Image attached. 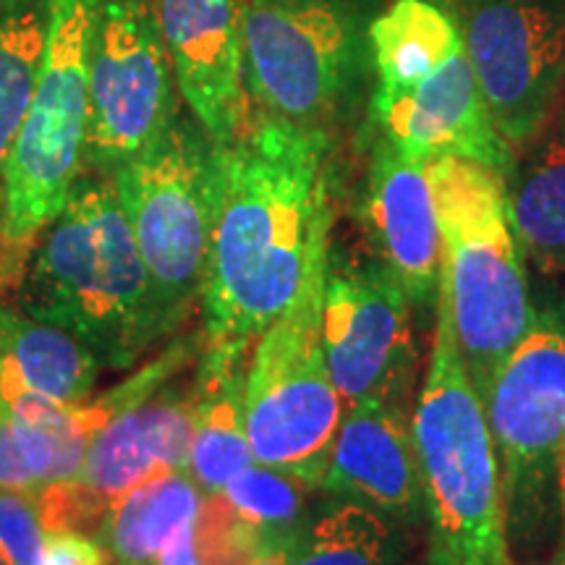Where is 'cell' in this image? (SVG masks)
<instances>
[{
	"label": "cell",
	"instance_id": "obj_26",
	"mask_svg": "<svg viewBox=\"0 0 565 565\" xmlns=\"http://www.w3.org/2000/svg\"><path fill=\"white\" fill-rule=\"evenodd\" d=\"M307 487L301 479L254 461L238 471L221 494L233 511L275 545H294L301 532Z\"/></svg>",
	"mask_w": 565,
	"mask_h": 565
},
{
	"label": "cell",
	"instance_id": "obj_33",
	"mask_svg": "<svg viewBox=\"0 0 565 565\" xmlns=\"http://www.w3.org/2000/svg\"><path fill=\"white\" fill-rule=\"evenodd\" d=\"M540 565H565V524H563V532H561V542H557L555 553H553V555H550L545 563H540Z\"/></svg>",
	"mask_w": 565,
	"mask_h": 565
},
{
	"label": "cell",
	"instance_id": "obj_18",
	"mask_svg": "<svg viewBox=\"0 0 565 565\" xmlns=\"http://www.w3.org/2000/svg\"><path fill=\"white\" fill-rule=\"evenodd\" d=\"M249 341L207 343L192 383L194 437L186 471L204 494L221 492L238 471L254 463L246 437V370Z\"/></svg>",
	"mask_w": 565,
	"mask_h": 565
},
{
	"label": "cell",
	"instance_id": "obj_5",
	"mask_svg": "<svg viewBox=\"0 0 565 565\" xmlns=\"http://www.w3.org/2000/svg\"><path fill=\"white\" fill-rule=\"evenodd\" d=\"M110 179L168 338L204 294L217 215V141L181 108L168 129Z\"/></svg>",
	"mask_w": 565,
	"mask_h": 565
},
{
	"label": "cell",
	"instance_id": "obj_2",
	"mask_svg": "<svg viewBox=\"0 0 565 565\" xmlns=\"http://www.w3.org/2000/svg\"><path fill=\"white\" fill-rule=\"evenodd\" d=\"M17 303L76 335L97 362L129 370L166 338L129 217L110 175H82L40 233Z\"/></svg>",
	"mask_w": 565,
	"mask_h": 565
},
{
	"label": "cell",
	"instance_id": "obj_32",
	"mask_svg": "<svg viewBox=\"0 0 565 565\" xmlns=\"http://www.w3.org/2000/svg\"><path fill=\"white\" fill-rule=\"evenodd\" d=\"M424 565H458V563L450 555H445L440 547L433 545V547H429V557H427V563H424Z\"/></svg>",
	"mask_w": 565,
	"mask_h": 565
},
{
	"label": "cell",
	"instance_id": "obj_8",
	"mask_svg": "<svg viewBox=\"0 0 565 565\" xmlns=\"http://www.w3.org/2000/svg\"><path fill=\"white\" fill-rule=\"evenodd\" d=\"M322 291L275 320L252 345L246 437L254 461L317 487L345 404L322 351Z\"/></svg>",
	"mask_w": 565,
	"mask_h": 565
},
{
	"label": "cell",
	"instance_id": "obj_4",
	"mask_svg": "<svg viewBox=\"0 0 565 565\" xmlns=\"http://www.w3.org/2000/svg\"><path fill=\"white\" fill-rule=\"evenodd\" d=\"M412 435L433 545L458 565H513L503 477L484 401L466 372L440 296Z\"/></svg>",
	"mask_w": 565,
	"mask_h": 565
},
{
	"label": "cell",
	"instance_id": "obj_28",
	"mask_svg": "<svg viewBox=\"0 0 565 565\" xmlns=\"http://www.w3.org/2000/svg\"><path fill=\"white\" fill-rule=\"evenodd\" d=\"M38 565H110L108 550L84 532H47Z\"/></svg>",
	"mask_w": 565,
	"mask_h": 565
},
{
	"label": "cell",
	"instance_id": "obj_20",
	"mask_svg": "<svg viewBox=\"0 0 565 565\" xmlns=\"http://www.w3.org/2000/svg\"><path fill=\"white\" fill-rule=\"evenodd\" d=\"M521 252L542 273L565 270V113L553 116L505 175Z\"/></svg>",
	"mask_w": 565,
	"mask_h": 565
},
{
	"label": "cell",
	"instance_id": "obj_24",
	"mask_svg": "<svg viewBox=\"0 0 565 565\" xmlns=\"http://www.w3.org/2000/svg\"><path fill=\"white\" fill-rule=\"evenodd\" d=\"M55 0H0V215L11 147L30 113Z\"/></svg>",
	"mask_w": 565,
	"mask_h": 565
},
{
	"label": "cell",
	"instance_id": "obj_15",
	"mask_svg": "<svg viewBox=\"0 0 565 565\" xmlns=\"http://www.w3.org/2000/svg\"><path fill=\"white\" fill-rule=\"evenodd\" d=\"M186 110L217 145L252 118L244 82L246 0H150Z\"/></svg>",
	"mask_w": 565,
	"mask_h": 565
},
{
	"label": "cell",
	"instance_id": "obj_31",
	"mask_svg": "<svg viewBox=\"0 0 565 565\" xmlns=\"http://www.w3.org/2000/svg\"><path fill=\"white\" fill-rule=\"evenodd\" d=\"M557 500H561V515L565 521V448L561 456V466H557Z\"/></svg>",
	"mask_w": 565,
	"mask_h": 565
},
{
	"label": "cell",
	"instance_id": "obj_3",
	"mask_svg": "<svg viewBox=\"0 0 565 565\" xmlns=\"http://www.w3.org/2000/svg\"><path fill=\"white\" fill-rule=\"evenodd\" d=\"M443 236L440 299L477 393L534 320L505 175L461 158L427 162Z\"/></svg>",
	"mask_w": 565,
	"mask_h": 565
},
{
	"label": "cell",
	"instance_id": "obj_25",
	"mask_svg": "<svg viewBox=\"0 0 565 565\" xmlns=\"http://www.w3.org/2000/svg\"><path fill=\"white\" fill-rule=\"evenodd\" d=\"M398 532L391 515L362 503H338L303 526L288 565H401Z\"/></svg>",
	"mask_w": 565,
	"mask_h": 565
},
{
	"label": "cell",
	"instance_id": "obj_21",
	"mask_svg": "<svg viewBox=\"0 0 565 565\" xmlns=\"http://www.w3.org/2000/svg\"><path fill=\"white\" fill-rule=\"evenodd\" d=\"M118 408H124V401L116 387L79 406H63L24 393L3 406V416L42 492L76 479L97 429Z\"/></svg>",
	"mask_w": 565,
	"mask_h": 565
},
{
	"label": "cell",
	"instance_id": "obj_19",
	"mask_svg": "<svg viewBox=\"0 0 565 565\" xmlns=\"http://www.w3.org/2000/svg\"><path fill=\"white\" fill-rule=\"evenodd\" d=\"M97 372L100 362L89 345L0 296V414L24 393L63 406L87 404Z\"/></svg>",
	"mask_w": 565,
	"mask_h": 565
},
{
	"label": "cell",
	"instance_id": "obj_23",
	"mask_svg": "<svg viewBox=\"0 0 565 565\" xmlns=\"http://www.w3.org/2000/svg\"><path fill=\"white\" fill-rule=\"evenodd\" d=\"M380 87H412L463 51L461 30L433 0H395L366 30Z\"/></svg>",
	"mask_w": 565,
	"mask_h": 565
},
{
	"label": "cell",
	"instance_id": "obj_30",
	"mask_svg": "<svg viewBox=\"0 0 565 565\" xmlns=\"http://www.w3.org/2000/svg\"><path fill=\"white\" fill-rule=\"evenodd\" d=\"M291 547L294 545L270 547V550H267V553L259 555L252 565H288V563H291Z\"/></svg>",
	"mask_w": 565,
	"mask_h": 565
},
{
	"label": "cell",
	"instance_id": "obj_16",
	"mask_svg": "<svg viewBox=\"0 0 565 565\" xmlns=\"http://www.w3.org/2000/svg\"><path fill=\"white\" fill-rule=\"evenodd\" d=\"M362 221L377 265L401 282L412 303H437L443 236L427 162L377 137L366 168Z\"/></svg>",
	"mask_w": 565,
	"mask_h": 565
},
{
	"label": "cell",
	"instance_id": "obj_29",
	"mask_svg": "<svg viewBox=\"0 0 565 565\" xmlns=\"http://www.w3.org/2000/svg\"><path fill=\"white\" fill-rule=\"evenodd\" d=\"M0 490L34 494V498L40 494L38 479H34L30 466H26L24 456H21L3 414H0Z\"/></svg>",
	"mask_w": 565,
	"mask_h": 565
},
{
	"label": "cell",
	"instance_id": "obj_6",
	"mask_svg": "<svg viewBox=\"0 0 565 565\" xmlns=\"http://www.w3.org/2000/svg\"><path fill=\"white\" fill-rule=\"evenodd\" d=\"M100 0H55L30 113L11 147L0 238L38 244L66 207L84 171L89 118V47Z\"/></svg>",
	"mask_w": 565,
	"mask_h": 565
},
{
	"label": "cell",
	"instance_id": "obj_7",
	"mask_svg": "<svg viewBox=\"0 0 565 565\" xmlns=\"http://www.w3.org/2000/svg\"><path fill=\"white\" fill-rule=\"evenodd\" d=\"M362 63V30L345 0H246L244 82L254 110L328 131Z\"/></svg>",
	"mask_w": 565,
	"mask_h": 565
},
{
	"label": "cell",
	"instance_id": "obj_13",
	"mask_svg": "<svg viewBox=\"0 0 565 565\" xmlns=\"http://www.w3.org/2000/svg\"><path fill=\"white\" fill-rule=\"evenodd\" d=\"M194 437L192 385L166 383L97 429L79 475L38 494L47 532L100 529L110 505L154 475L186 471Z\"/></svg>",
	"mask_w": 565,
	"mask_h": 565
},
{
	"label": "cell",
	"instance_id": "obj_35",
	"mask_svg": "<svg viewBox=\"0 0 565 565\" xmlns=\"http://www.w3.org/2000/svg\"><path fill=\"white\" fill-rule=\"evenodd\" d=\"M563 524H565V521H563Z\"/></svg>",
	"mask_w": 565,
	"mask_h": 565
},
{
	"label": "cell",
	"instance_id": "obj_1",
	"mask_svg": "<svg viewBox=\"0 0 565 565\" xmlns=\"http://www.w3.org/2000/svg\"><path fill=\"white\" fill-rule=\"evenodd\" d=\"M330 150L324 129L254 110L217 145V215L204 280L207 343H254L322 291L330 263Z\"/></svg>",
	"mask_w": 565,
	"mask_h": 565
},
{
	"label": "cell",
	"instance_id": "obj_11",
	"mask_svg": "<svg viewBox=\"0 0 565 565\" xmlns=\"http://www.w3.org/2000/svg\"><path fill=\"white\" fill-rule=\"evenodd\" d=\"M450 17L494 129L526 147L565 89V0H450Z\"/></svg>",
	"mask_w": 565,
	"mask_h": 565
},
{
	"label": "cell",
	"instance_id": "obj_27",
	"mask_svg": "<svg viewBox=\"0 0 565 565\" xmlns=\"http://www.w3.org/2000/svg\"><path fill=\"white\" fill-rule=\"evenodd\" d=\"M47 529L34 494L0 490V555L9 565H38Z\"/></svg>",
	"mask_w": 565,
	"mask_h": 565
},
{
	"label": "cell",
	"instance_id": "obj_22",
	"mask_svg": "<svg viewBox=\"0 0 565 565\" xmlns=\"http://www.w3.org/2000/svg\"><path fill=\"white\" fill-rule=\"evenodd\" d=\"M204 492L189 471H162L124 492L97 529L110 565H154L200 513Z\"/></svg>",
	"mask_w": 565,
	"mask_h": 565
},
{
	"label": "cell",
	"instance_id": "obj_12",
	"mask_svg": "<svg viewBox=\"0 0 565 565\" xmlns=\"http://www.w3.org/2000/svg\"><path fill=\"white\" fill-rule=\"evenodd\" d=\"M320 328L345 408L380 404L406 412L416 366L412 299L383 265L328 263Z\"/></svg>",
	"mask_w": 565,
	"mask_h": 565
},
{
	"label": "cell",
	"instance_id": "obj_17",
	"mask_svg": "<svg viewBox=\"0 0 565 565\" xmlns=\"http://www.w3.org/2000/svg\"><path fill=\"white\" fill-rule=\"evenodd\" d=\"M317 487L391 519H416L427 505L408 412L380 404L345 408Z\"/></svg>",
	"mask_w": 565,
	"mask_h": 565
},
{
	"label": "cell",
	"instance_id": "obj_9",
	"mask_svg": "<svg viewBox=\"0 0 565 565\" xmlns=\"http://www.w3.org/2000/svg\"><path fill=\"white\" fill-rule=\"evenodd\" d=\"M503 477L508 540L529 536L557 498L565 448V320L536 315L484 395ZM561 505V500H557Z\"/></svg>",
	"mask_w": 565,
	"mask_h": 565
},
{
	"label": "cell",
	"instance_id": "obj_34",
	"mask_svg": "<svg viewBox=\"0 0 565 565\" xmlns=\"http://www.w3.org/2000/svg\"><path fill=\"white\" fill-rule=\"evenodd\" d=\"M0 565H9V563H6V561H3V555H0Z\"/></svg>",
	"mask_w": 565,
	"mask_h": 565
},
{
	"label": "cell",
	"instance_id": "obj_14",
	"mask_svg": "<svg viewBox=\"0 0 565 565\" xmlns=\"http://www.w3.org/2000/svg\"><path fill=\"white\" fill-rule=\"evenodd\" d=\"M372 116L380 137L416 160L461 158L503 175L515 162V150L494 129L463 51L412 87H377Z\"/></svg>",
	"mask_w": 565,
	"mask_h": 565
},
{
	"label": "cell",
	"instance_id": "obj_10",
	"mask_svg": "<svg viewBox=\"0 0 565 565\" xmlns=\"http://www.w3.org/2000/svg\"><path fill=\"white\" fill-rule=\"evenodd\" d=\"M183 108L150 0H100L89 47L84 171L110 175Z\"/></svg>",
	"mask_w": 565,
	"mask_h": 565
}]
</instances>
